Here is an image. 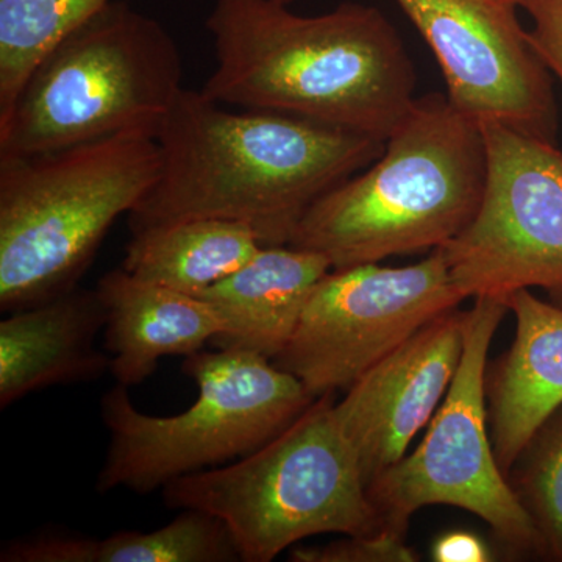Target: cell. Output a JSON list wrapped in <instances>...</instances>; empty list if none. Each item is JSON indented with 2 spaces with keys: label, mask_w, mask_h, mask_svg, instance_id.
<instances>
[{
  "label": "cell",
  "mask_w": 562,
  "mask_h": 562,
  "mask_svg": "<svg viewBox=\"0 0 562 562\" xmlns=\"http://www.w3.org/2000/svg\"><path fill=\"white\" fill-rule=\"evenodd\" d=\"M430 46L447 98L465 116L553 139L550 70L519 20V0H394Z\"/></svg>",
  "instance_id": "cell-11"
},
{
  "label": "cell",
  "mask_w": 562,
  "mask_h": 562,
  "mask_svg": "<svg viewBox=\"0 0 562 562\" xmlns=\"http://www.w3.org/2000/svg\"><path fill=\"white\" fill-rule=\"evenodd\" d=\"M277 2L284 3V5H290V3L294 2V0H277Z\"/></svg>",
  "instance_id": "cell-25"
},
{
  "label": "cell",
  "mask_w": 562,
  "mask_h": 562,
  "mask_svg": "<svg viewBox=\"0 0 562 562\" xmlns=\"http://www.w3.org/2000/svg\"><path fill=\"white\" fill-rule=\"evenodd\" d=\"M183 91L165 25L111 2L44 55L0 125V157L66 149L122 132L157 136Z\"/></svg>",
  "instance_id": "cell-6"
},
{
  "label": "cell",
  "mask_w": 562,
  "mask_h": 562,
  "mask_svg": "<svg viewBox=\"0 0 562 562\" xmlns=\"http://www.w3.org/2000/svg\"><path fill=\"white\" fill-rule=\"evenodd\" d=\"M94 539L69 532H40L5 543L2 562H92Z\"/></svg>",
  "instance_id": "cell-22"
},
{
  "label": "cell",
  "mask_w": 562,
  "mask_h": 562,
  "mask_svg": "<svg viewBox=\"0 0 562 562\" xmlns=\"http://www.w3.org/2000/svg\"><path fill=\"white\" fill-rule=\"evenodd\" d=\"M531 21V46L546 68L562 80V0H519Z\"/></svg>",
  "instance_id": "cell-23"
},
{
  "label": "cell",
  "mask_w": 562,
  "mask_h": 562,
  "mask_svg": "<svg viewBox=\"0 0 562 562\" xmlns=\"http://www.w3.org/2000/svg\"><path fill=\"white\" fill-rule=\"evenodd\" d=\"M465 301L439 249L416 265L331 269L273 360L314 398L349 390L372 366Z\"/></svg>",
  "instance_id": "cell-10"
},
{
  "label": "cell",
  "mask_w": 562,
  "mask_h": 562,
  "mask_svg": "<svg viewBox=\"0 0 562 562\" xmlns=\"http://www.w3.org/2000/svg\"><path fill=\"white\" fill-rule=\"evenodd\" d=\"M519 460L522 468L512 486L535 524L541 553L562 561V408Z\"/></svg>",
  "instance_id": "cell-20"
},
{
  "label": "cell",
  "mask_w": 562,
  "mask_h": 562,
  "mask_svg": "<svg viewBox=\"0 0 562 562\" xmlns=\"http://www.w3.org/2000/svg\"><path fill=\"white\" fill-rule=\"evenodd\" d=\"M486 180L482 124L431 92L372 165L314 203L288 246L316 251L331 269L441 249L479 213Z\"/></svg>",
  "instance_id": "cell-3"
},
{
  "label": "cell",
  "mask_w": 562,
  "mask_h": 562,
  "mask_svg": "<svg viewBox=\"0 0 562 562\" xmlns=\"http://www.w3.org/2000/svg\"><path fill=\"white\" fill-rule=\"evenodd\" d=\"M508 312L497 299H473L460 366L424 439L368 484L383 528L406 535L425 506H454L479 516L513 552L541 553L530 514L495 458L487 417V353Z\"/></svg>",
  "instance_id": "cell-8"
},
{
  "label": "cell",
  "mask_w": 562,
  "mask_h": 562,
  "mask_svg": "<svg viewBox=\"0 0 562 562\" xmlns=\"http://www.w3.org/2000/svg\"><path fill=\"white\" fill-rule=\"evenodd\" d=\"M249 225L224 220L171 222L132 233L122 269L140 280L201 297L257 255Z\"/></svg>",
  "instance_id": "cell-17"
},
{
  "label": "cell",
  "mask_w": 562,
  "mask_h": 562,
  "mask_svg": "<svg viewBox=\"0 0 562 562\" xmlns=\"http://www.w3.org/2000/svg\"><path fill=\"white\" fill-rule=\"evenodd\" d=\"M110 2L0 0V125L44 55Z\"/></svg>",
  "instance_id": "cell-18"
},
{
  "label": "cell",
  "mask_w": 562,
  "mask_h": 562,
  "mask_svg": "<svg viewBox=\"0 0 562 562\" xmlns=\"http://www.w3.org/2000/svg\"><path fill=\"white\" fill-rule=\"evenodd\" d=\"M231 531L220 517L181 509L171 524L151 531H117L95 539L92 562H238Z\"/></svg>",
  "instance_id": "cell-19"
},
{
  "label": "cell",
  "mask_w": 562,
  "mask_h": 562,
  "mask_svg": "<svg viewBox=\"0 0 562 562\" xmlns=\"http://www.w3.org/2000/svg\"><path fill=\"white\" fill-rule=\"evenodd\" d=\"M330 271V261L316 251L262 246L201 295L221 319L214 346L276 360L291 341L314 288Z\"/></svg>",
  "instance_id": "cell-16"
},
{
  "label": "cell",
  "mask_w": 562,
  "mask_h": 562,
  "mask_svg": "<svg viewBox=\"0 0 562 562\" xmlns=\"http://www.w3.org/2000/svg\"><path fill=\"white\" fill-rule=\"evenodd\" d=\"M161 172L154 133L0 157V310L32 308L79 288L114 222Z\"/></svg>",
  "instance_id": "cell-4"
},
{
  "label": "cell",
  "mask_w": 562,
  "mask_h": 562,
  "mask_svg": "<svg viewBox=\"0 0 562 562\" xmlns=\"http://www.w3.org/2000/svg\"><path fill=\"white\" fill-rule=\"evenodd\" d=\"M512 349L486 371V402L495 458L512 472L535 436L562 408V306L514 292Z\"/></svg>",
  "instance_id": "cell-13"
},
{
  "label": "cell",
  "mask_w": 562,
  "mask_h": 562,
  "mask_svg": "<svg viewBox=\"0 0 562 562\" xmlns=\"http://www.w3.org/2000/svg\"><path fill=\"white\" fill-rule=\"evenodd\" d=\"M487 180L471 224L441 247L465 299L505 302L541 288L562 306V151L552 140L483 122Z\"/></svg>",
  "instance_id": "cell-9"
},
{
  "label": "cell",
  "mask_w": 562,
  "mask_h": 562,
  "mask_svg": "<svg viewBox=\"0 0 562 562\" xmlns=\"http://www.w3.org/2000/svg\"><path fill=\"white\" fill-rule=\"evenodd\" d=\"M468 312L436 317L361 375L335 416L366 484L402 460L450 390L464 349Z\"/></svg>",
  "instance_id": "cell-12"
},
{
  "label": "cell",
  "mask_w": 562,
  "mask_h": 562,
  "mask_svg": "<svg viewBox=\"0 0 562 562\" xmlns=\"http://www.w3.org/2000/svg\"><path fill=\"white\" fill-rule=\"evenodd\" d=\"M103 327L105 312L95 290L76 288L10 313L0 322V408L32 392L110 372V355L94 344Z\"/></svg>",
  "instance_id": "cell-14"
},
{
  "label": "cell",
  "mask_w": 562,
  "mask_h": 562,
  "mask_svg": "<svg viewBox=\"0 0 562 562\" xmlns=\"http://www.w3.org/2000/svg\"><path fill=\"white\" fill-rule=\"evenodd\" d=\"M105 312V347L116 383L146 382L166 357H190L222 331L216 312L201 297L113 269L95 288Z\"/></svg>",
  "instance_id": "cell-15"
},
{
  "label": "cell",
  "mask_w": 562,
  "mask_h": 562,
  "mask_svg": "<svg viewBox=\"0 0 562 562\" xmlns=\"http://www.w3.org/2000/svg\"><path fill=\"white\" fill-rule=\"evenodd\" d=\"M295 562H414L416 552L406 543V535L382 528L371 535L344 536L322 547H292Z\"/></svg>",
  "instance_id": "cell-21"
},
{
  "label": "cell",
  "mask_w": 562,
  "mask_h": 562,
  "mask_svg": "<svg viewBox=\"0 0 562 562\" xmlns=\"http://www.w3.org/2000/svg\"><path fill=\"white\" fill-rule=\"evenodd\" d=\"M157 140L161 172L128 214L132 233L187 220L249 225L288 246L322 195L372 165L386 140L277 111H232L180 92Z\"/></svg>",
  "instance_id": "cell-1"
},
{
  "label": "cell",
  "mask_w": 562,
  "mask_h": 562,
  "mask_svg": "<svg viewBox=\"0 0 562 562\" xmlns=\"http://www.w3.org/2000/svg\"><path fill=\"white\" fill-rule=\"evenodd\" d=\"M181 371L199 387L198 401L173 416L140 413L128 387L102 397L110 431L95 490L147 495L190 473L217 468L276 438L314 397L301 380L254 351L217 349L184 357Z\"/></svg>",
  "instance_id": "cell-7"
},
{
  "label": "cell",
  "mask_w": 562,
  "mask_h": 562,
  "mask_svg": "<svg viewBox=\"0 0 562 562\" xmlns=\"http://www.w3.org/2000/svg\"><path fill=\"white\" fill-rule=\"evenodd\" d=\"M335 403L333 394L314 398L260 449L173 480L162 487V501L220 517L243 562H271L312 536L382 530Z\"/></svg>",
  "instance_id": "cell-5"
},
{
  "label": "cell",
  "mask_w": 562,
  "mask_h": 562,
  "mask_svg": "<svg viewBox=\"0 0 562 562\" xmlns=\"http://www.w3.org/2000/svg\"><path fill=\"white\" fill-rule=\"evenodd\" d=\"M277 0H214L206 20L211 101L277 111L386 140L416 102V70L375 7L342 2L317 16Z\"/></svg>",
  "instance_id": "cell-2"
},
{
  "label": "cell",
  "mask_w": 562,
  "mask_h": 562,
  "mask_svg": "<svg viewBox=\"0 0 562 562\" xmlns=\"http://www.w3.org/2000/svg\"><path fill=\"white\" fill-rule=\"evenodd\" d=\"M432 560L438 562H486L491 561L490 550L476 536L465 531L443 535L432 546Z\"/></svg>",
  "instance_id": "cell-24"
}]
</instances>
